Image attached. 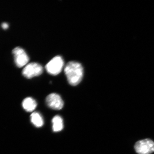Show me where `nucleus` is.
Segmentation results:
<instances>
[{
	"label": "nucleus",
	"instance_id": "9",
	"mask_svg": "<svg viewBox=\"0 0 154 154\" xmlns=\"http://www.w3.org/2000/svg\"><path fill=\"white\" fill-rule=\"evenodd\" d=\"M31 122L36 127H41L44 124L43 118L39 113L34 112L30 116Z\"/></svg>",
	"mask_w": 154,
	"mask_h": 154
},
{
	"label": "nucleus",
	"instance_id": "1",
	"mask_svg": "<svg viewBox=\"0 0 154 154\" xmlns=\"http://www.w3.org/2000/svg\"><path fill=\"white\" fill-rule=\"evenodd\" d=\"M68 82L72 86L79 85L82 79L84 69L81 64L75 61H70L64 69Z\"/></svg>",
	"mask_w": 154,
	"mask_h": 154
},
{
	"label": "nucleus",
	"instance_id": "4",
	"mask_svg": "<svg viewBox=\"0 0 154 154\" xmlns=\"http://www.w3.org/2000/svg\"><path fill=\"white\" fill-rule=\"evenodd\" d=\"M43 67L37 63H31L25 66L22 70V75L27 79L38 76L42 74Z\"/></svg>",
	"mask_w": 154,
	"mask_h": 154
},
{
	"label": "nucleus",
	"instance_id": "10",
	"mask_svg": "<svg viewBox=\"0 0 154 154\" xmlns=\"http://www.w3.org/2000/svg\"><path fill=\"white\" fill-rule=\"evenodd\" d=\"M2 27L4 29H7V28H8V25L7 23H4L2 25Z\"/></svg>",
	"mask_w": 154,
	"mask_h": 154
},
{
	"label": "nucleus",
	"instance_id": "6",
	"mask_svg": "<svg viewBox=\"0 0 154 154\" xmlns=\"http://www.w3.org/2000/svg\"><path fill=\"white\" fill-rule=\"evenodd\" d=\"M46 103L48 107L53 110H61L64 106L63 101L61 97L55 93H52L47 96Z\"/></svg>",
	"mask_w": 154,
	"mask_h": 154
},
{
	"label": "nucleus",
	"instance_id": "3",
	"mask_svg": "<svg viewBox=\"0 0 154 154\" xmlns=\"http://www.w3.org/2000/svg\"><path fill=\"white\" fill-rule=\"evenodd\" d=\"M64 66V60L60 56H57L46 64L45 69L50 74L56 75L61 72Z\"/></svg>",
	"mask_w": 154,
	"mask_h": 154
},
{
	"label": "nucleus",
	"instance_id": "2",
	"mask_svg": "<svg viewBox=\"0 0 154 154\" xmlns=\"http://www.w3.org/2000/svg\"><path fill=\"white\" fill-rule=\"evenodd\" d=\"M135 151L138 154H151L154 152V142L149 139L138 141L135 144Z\"/></svg>",
	"mask_w": 154,
	"mask_h": 154
},
{
	"label": "nucleus",
	"instance_id": "7",
	"mask_svg": "<svg viewBox=\"0 0 154 154\" xmlns=\"http://www.w3.org/2000/svg\"><path fill=\"white\" fill-rule=\"evenodd\" d=\"M22 107L27 112H32L35 110L37 106L36 101L31 97H28L23 100Z\"/></svg>",
	"mask_w": 154,
	"mask_h": 154
},
{
	"label": "nucleus",
	"instance_id": "5",
	"mask_svg": "<svg viewBox=\"0 0 154 154\" xmlns=\"http://www.w3.org/2000/svg\"><path fill=\"white\" fill-rule=\"evenodd\" d=\"M14 55V60L16 65L19 67L26 66L29 60V58L25 51L22 48H15L13 50Z\"/></svg>",
	"mask_w": 154,
	"mask_h": 154
},
{
	"label": "nucleus",
	"instance_id": "8",
	"mask_svg": "<svg viewBox=\"0 0 154 154\" xmlns=\"http://www.w3.org/2000/svg\"><path fill=\"white\" fill-rule=\"evenodd\" d=\"M53 130L57 132L62 130L63 128V122L62 118L59 116H56L52 120Z\"/></svg>",
	"mask_w": 154,
	"mask_h": 154
}]
</instances>
